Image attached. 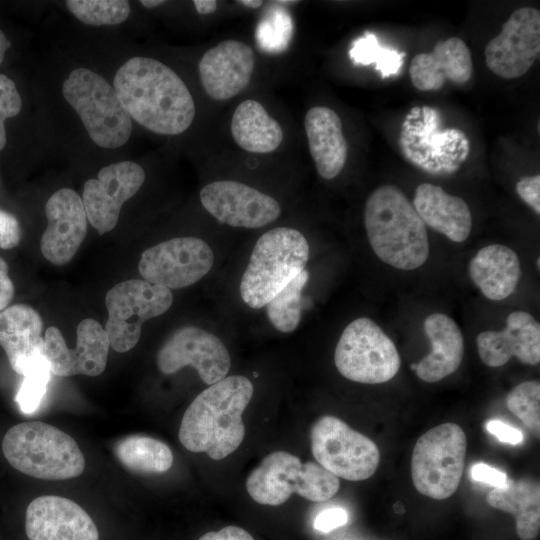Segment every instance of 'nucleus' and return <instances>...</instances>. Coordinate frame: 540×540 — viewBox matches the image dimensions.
I'll return each mask as SVG.
<instances>
[{
  "label": "nucleus",
  "mask_w": 540,
  "mask_h": 540,
  "mask_svg": "<svg viewBox=\"0 0 540 540\" xmlns=\"http://www.w3.org/2000/svg\"><path fill=\"white\" fill-rule=\"evenodd\" d=\"M113 88L131 119L156 134H181L194 120L196 108L188 87L156 59L127 60L117 70Z\"/></svg>",
  "instance_id": "obj_1"
},
{
  "label": "nucleus",
  "mask_w": 540,
  "mask_h": 540,
  "mask_svg": "<svg viewBox=\"0 0 540 540\" xmlns=\"http://www.w3.org/2000/svg\"><path fill=\"white\" fill-rule=\"evenodd\" d=\"M251 381L233 375L203 390L186 409L179 428L180 443L189 451L222 460L245 437L242 414L253 396Z\"/></svg>",
  "instance_id": "obj_2"
},
{
  "label": "nucleus",
  "mask_w": 540,
  "mask_h": 540,
  "mask_svg": "<svg viewBox=\"0 0 540 540\" xmlns=\"http://www.w3.org/2000/svg\"><path fill=\"white\" fill-rule=\"evenodd\" d=\"M364 224L374 253L384 263L414 270L427 261L430 247L426 226L396 186H380L368 196Z\"/></svg>",
  "instance_id": "obj_3"
},
{
  "label": "nucleus",
  "mask_w": 540,
  "mask_h": 540,
  "mask_svg": "<svg viewBox=\"0 0 540 540\" xmlns=\"http://www.w3.org/2000/svg\"><path fill=\"white\" fill-rule=\"evenodd\" d=\"M2 452L19 472L44 480L78 477L85 468L76 441L48 423L22 422L11 427L2 440Z\"/></svg>",
  "instance_id": "obj_4"
},
{
  "label": "nucleus",
  "mask_w": 540,
  "mask_h": 540,
  "mask_svg": "<svg viewBox=\"0 0 540 540\" xmlns=\"http://www.w3.org/2000/svg\"><path fill=\"white\" fill-rule=\"evenodd\" d=\"M308 259L309 245L300 231L278 227L265 232L242 275V300L253 309L262 308L304 270Z\"/></svg>",
  "instance_id": "obj_5"
},
{
  "label": "nucleus",
  "mask_w": 540,
  "mask_h": 540,
  "mask_svg": "<svg viewBox=\"0 0 540 540\" xmlns=\"http://www.w3.org/2000/svg\"><path fill=\"white\" fill-rule=\"evenodd\" d=\"M337 476L317 462L302 463L285 451L268 454L246 479V490L262 505L278 506L293 493L313 502H323L339 490Z\"/></svg>",
  "instance_id": "obj_6"
},
{
  "label": "nucleus",
  "mask_w": 540,
  "mask_h": 540,
  "mask_svg": "<svg viewBox=\"0 0 540 540\" xmlns=\"http://www.w3.org/2000/svg\"><path fill=\"white\" fill-rule=\"evenodd\" d=\"M62 93L95 144L114 149L129 140L132 119L113 86L102 76L87 68H76L63 82Z\"/></svg>",
  "instance_id": "obj_7"
},
{
  "label": "nucleus",
  "mask_w": 540,
  "mask_h": 540,
  "mask_svg": "<svg viewBox=\"0 0 540 540\" xmlns=\"http://www.w3.org/2000/svg\"><path fill=\"white\" fill-rule=\"evenodd\" d=\"M467 439L456 423H443L417 440L411 458V476L424 496L443 500L452 496L462 479Z\"/></svg>",
  "instance_id": "obj_8"
},
{
  "label": "nucleus",
  "mask_w": 540,
  "mask_h": 540,
  "mask_svg": "<svg viewBox=\"0 0 540 540\" xmlns=\"http://www.w3.org/2000/svg\"><path fill=\"white\" fill-rule=\"evenodd\" d=\"M334 363L348 380L380 384L398 373L401 359L386 333L373 320L360 317L343 330L335 348Z\"/></svg>",
  "instance_id": "obj_9"
},
{
  "label": "nucleus",
  "mask_w": 540,
  "mask_h": 540,
  "mask_svg": "<svg viewBox=\"0 0 540 540\" xmlns=\"http://www.w3.org/2000/svg\"><path fill=\"white\" fill-rule=\"evenodd\" d=\"M310 442L317 463L338 478L362 481L378 468V446L335 416H322L313 424Z\"/></svg>",
  "instance_id": "obj_10"
},
{
  "label": "nucleus",
  "mask_w": 540,
  "mask_h": 540,
  "mask_svg": "<svg viewBox=\"0 0 540 540\" xmlns=\"http://www.w3.org/2000/svg\"><path fill=\"white\" fill-rule=\"evenodd\" d=\"M173 302L171 291L141 279L113 286L106 294L108 319L105 331L110 346L124 353L138 343L142 324L165 313Z\"/></svg>",
  "instance_id": "obj_11"
},
{
  "label": "nucleus",
  "mask_w": 540,
  "mask_h": 540,
  "mask_svg": "<svg viewBox=\"0 0 540 540\" xmlns=\"http://www.w3.org/2000/svg\"><path fill=\"white\" fill-rule=\"evenodd\" d=\"M214 264L209 245L197 237H176L145 250L139 260L143 280L180 289L202 279Z\"/></svg>",
  "instance_id": "obj_12"
},
{
  "label": "nucleus",
  "mask_w": 540,
  "mask_h": 540,
  "mask_svg": "<svg viewBox=\"0 0 540 540\" xmlns=\"http://www.w3.org/2000/svg\"><path fill=\"white\" fill-rule=\"evenodd\" d=\"M156 363L166 375L192 366L204 383L212 385L226 377L231 359L228 349L216 335L199 327L183 326L163 343Z\"/></svg>",
  "instance_id": "obj_13"
},
{
  "label": "nucleus",
  "mask_w": 540,
  "mask_h": 540,
  "mask_svg": "<svg viewBox=\"0 0 540 540\" xmlns=\"http://www.w3.org/2000/svg\"><path fill=\"white\" fill-rule=\"evenodd\" d=\"M540 52V12L532 7L514 11L501 32L485 47L487 67L497 76L514 79L524 75Z\"/></svg>",
  "instance_id": "obj_14"
},
{
  "label": "nucleus",
  "mask_w": 540,
  "mask_h": 540,
  "mask_svg": "<svg viewBox=\"0 0 540 540\" xmlns=\"http://www.w3.org/2000/svg\"><path fill=\"white\" fill-rule=\"evenodd\" d=\"M202 206L220 223L240 228H260L281 214L271 196L233 180L214 181L200 191Z\"/></svg>",
  "instance_id": "obj_15"
},
{
  "label": "nucleus",
  "mask_w": 540,
  "mask_h": 540,
  "mask_svg": "<svg viewBox=\"0 0 540 540\" xmlns=\"http://www.w3.org/2000/svg\"><path fill=\"white\" fill-rule=\"evenodd\" d=\"M145 181V171L132 161L103 167L96 179L83 188L82 202L90 224L103 235L116 226L125 201L133 197Z\"/></svg>",
  "instance_id": "obj_16"
},
{
  "label": "nucleus",
  "mask_w": 540,
  "mask_h": 540,
  "mask_svg": "<svg viewBox=\"0 0 540 540\" xmlns=\"http://www.w3.org/2000/svg\"><path fill=\"white\" fill-rule=\"evenodd\" d=\"M76 347H67L61 331L48 327L44 353L56 376H98L106 368L110 342L105 329L94 319H83L77 327Z\"/></svg>",
  "instance_id": "obj_17"
},
{
  "label": "nucleus",
  "mask_w": 540,
  "mask_h": 540,
  "mask_svg": "<svg viewBox=\"0 0 540 540\" xmlns=\"http://www.w3.org/2000/svg\"><path fill=\"white\" fill-rule=\"evenodd\" d=\"M45 214L48 226L41 238V253L54 265L67 264L87 231L88 219L82 198L72 189H59L46 202Z\"/></svg>",
  "instance_id": "obj_18"
},
{
  "label": "nucleus",
  "mask_w": 540,
  "mask_h": 540,
  "mask_svg": "<svg viewBox=\"0 0 540 540\" xmlns=\"http://www.w3.org/2000/svg\"><path fill=\"white\" fill-rule=\"evenodd\" d=\"M30 540H99L93 519L76 502L44 495L32 500L25 515Z\"/></svg>",
  "instance_id": "obj_19"
},
{
  "label": "nucleus",
  "mask_w": 540,
  "mask_h": 540,
  "mask_svg": "<svg viewBox=\"0 0 540 540\" xmlns=\"http://www.w3.org/2000/svg\"><path fill=\"white\" fill-rule=\"evenodd\" d=\"M255 68L251 46L225 40L207 50L199 64V78L205 93L217 101L228 100L250 83Z\"/></svg>",
  "instance_id": "obj_20"
},
{
  "label": "nucleus",
  "mask_w": 540,
  "mask_h": 540,
  "mask_svg": "<svg viewBox=\"0 0 540 540\" xmlns=\"http://www.w3.org/2000/svg\"><path fill=\"white\" fill-rule=\"evenodd\" d=\"M476 344L480 359L489 367L502 366L513 356L536 365L540 361V325L528 312L514 311L503 330L479 333Z\"/></svg>",
  "instance_id": "obj_21"
},
{
  "label": "nucleus",
  "mask_w": 540,
  "mask_h": 540,
  "mask_svg": "<svg viewBox=\"0 0 540 540\" xmlns=\"http://www.w3.org/2000/svg\"><path fill=\"white\" fill-rule=\"evenodd\" d=\"M472 71L470 50L457 37L439 41L429 53L417 54L409 66L412 84L420 91L439 90L446 81L464 84Z\"/></svg>",
  "instance_id": "obj_22"
},
{
  "label": "nucleus",
  "mask_w": 540,
  "mask_h": 540,
  "mask_svg": "<svg viewBox=\"0 0 540 540\" xmlns=\"http://www.w3.org/2000/svg\"><path fill=\"white\" fill-rule=\"evenodd\" d=\"M304 127L318 174L327 180L335 178L342 171L348 153L339 115L329 107H312L305 115Z\"/></svg>",
  "instance_id": "obj_23"
},
{
  "label": "nucleus",
  "mask_w": 540,
  "mask_h": 540,
  "mask_svg": "<svg viewBox=\"0 0 540 540\" xmlns=\"http://www.w3.org/2000/svg\"><path fill=\"white\" fill-rule=\"evenodd\" d=\"M43 322L38 312L26 304H14L0 311V345L11 368L24 374L31 361L44 352Z\"/></svg>",
  "instance_id": "obj_24"
},
{
  "label": "nucleus",
  "mask_w": 540,
  "mask_h": 540,
  "mask_svg": "<svg viewBox=\"0 0 540 540\" xmlns=\"http://www.w3.org/2000/svg\"><path fill=\"white\" fill-rule=\"evenodd\" d=\"M413 206L425 225L453 242H464L472 229V216L467 203L445 192L442 187L422 183L417 186Z\"/></svg>",
  "instance_id": "obj_25"
},
{
  "label": "nucleus",
  "mask_w": 540,
  "mask_h": 540,
  "mask_svg": "<svg viewBox=\"0 0 540 540\" xmlns=\"http://www.w3.org/2000/svg\"><path fill=\"white\" fill-rule=\"evenodd\" d=\"M424 331L431 343V352L416 363V375L425 382H438L454 373L464 355V338L456 322L442 313L424 320Z\"/></svg>",
  "instance_id": "obj_26"
},
{
  "label": "nucleus",
  "mask_w": 540,
  "mask_h": 540,
  "mask_svg": "<svg viewBox=\"0 0 540 540\" xmlns=\"http://www.w3.org/2000/svg\"><path fill=\"white\" fill-rule=\"evenodd\" d=\"M472 281L488 299L500 301L510 296L521 278L517 253L502 244L481 248L469 263Z\"/></svg>",
  "instance_id": "obj_27"
},
{
  "label": "nucleus",
  "mask_w": 540,
  "mask_h": 540,
  "mask_svg": "<svg viewBox=\"0 0 540 540\" xmlns=\"http://www.w3.org/2000/svg\"><path fill=\"white\" fill-rule=\"evenodd\" d=\"M489 506L512 514L516 519V532L522 540H533L540 531V486L530 478L507 480L500 488L486 496Z\"/></svg>",
  "instance_id": "obj_28"
},
{
  "label": "nucleus",
  "mask_w": 540,
  "mask_h": 540,
  "mask_svg": "<svg viewBox=\"0 0 540 540\" xmlns=\"http://www.w3.org/2000/svg\"><path fill=\"white\" fill-rule=\"evenodd\" d=\"M231 134L240 148L259 154L275 151L284 137L280 124L254 99L244 100L235 109Z\"/></svg>",
  "instance_id": "obj_29"
},
{
  "label": "nucleus",
  "mask_w": 540,
  "mask_h": 540,
  "mask_svg": "<svg viewBox=\"0 0 540 540\" xmlns=\"http://www.w3.org/2000/svg\"><path fill=\"white\" fill-rule=\"evenodd\" d=\"M114 454L123 467L142 475L167 472L173 464V453L164 442L141 434H132L118 440Z\"/></svg>",
  "instance_id": "obj_30"
},
{
  "label": "nucleus",
  "mask_w": 540,
  "mask_h": 540,
  "mask_svg": "<svg viewBox=\"0 0 540 540\" xmlns=\"http://www.w3.org/2000/svg\"><path fill=\"white\" fill-rule=\"evenodd\" d=\"M308 278L309 273L304 269L265 305L268 320L276 330L289 333L298 327L302 313V291Z\"/></svg>",
  "instance_id": "obj_31"
},
{
  "label": "nucleus",
  "mask_w": 540,
  "mask_h": 540,
  "mask_svg": "<svg viewBox=\"0 0 540 540\" xmlns=\"http://www.w3.org/2000/svg\"><path fill=\"white\" fill-rule=\"evenodd\" d=\"M66 6L78 20L93 26L120 24L130 14L126 0H69Z\"/></svg>",
  "instance_id": "obj_32"
},
{
  "label": "nucleus",
  "mask_w": 540,
  "mask_h": 540,
  "mask_svg": "<svg viewBox=\"0 0 540 540\" xmlns=\"http://www.w3.org/2000/svg\"><path fill=\"white\" fill-rule=\"evenodd\" d=\"M51 370L45 353L37 355L26 368L15 401L24 414L35 412L47 390Z\"/></svg>",
  "instance_id": "obj_33"
},
{
  "label": "nucleus",
  "mask_w": 540,
  "mask_h": 540,
  "mask_svg": "<svg viewBox=\"0 0 540 540\" xmlns=\"http://www.w3.org/2000/svg\"><path fill=\"white\" fill-rule=\"evenodd\" d=\"M507 408L537 437L540 434V383L525 381L506 396Z\"/></svg>",
  "instance_id": "obj_34"
},
{
  "label": "nucleus",
  "mask_w": 540,
  "mask_h": 540,
  "mask_svg": "<svg viewBox=\"0 0 540 540\" xmlns=\"http://www.w3.org/2000/svg\"><path fill=\"white\" fill-rule=\"evenodd\" d=\"M351 56L361 64L376 63V69L380 70L382 77L396 74L403 64V53H398L378 45L373 35L359 39L351 50Z\"/></svg>",
  "instance_id": "obj_35"
},
{
  "label": "nucleus",
  "mask_w": 540,
  "mask_h": 540,
  "mask_svg": "<svg viewBox=\"0 0 540 540\" xmlns=\"http://www.w3.org/2000/svg\"><path fill=\"white\" fill-rule=\"evenodd\" d=\"M263 19L257 30L259 45L267 51L284 50L292 35V22L284 11H274Z\"/></svg>",
  "instance_id": "obj_36"
},
{
  "label": "nucleus",
  "mask_w": 540,
  "mask_h": 540,
  "mask_svg": "<svg viewBox=\"0 0 540 540\" xmlns=\"http://www.w3.org/2000/svg\"><path fill=\"white\" fill-rule=\"evenodd\" d=\"M22 107V100L12 79L0 74V151L6 145V130L4 122L7 118L15 117Z\"/></svg>",
  "instance_id": "obj_37"
},
{
  "label": "nucleus",
  "mask_w": 540,
  "mask_h": 540,
  "mask_svg": "<svg viewBox=\"0 0 540 540\" xmlns=\"http://www.w3.org/2000/svg\"><path fill=\"white\" fill-rule=\"evenodd\" d=\"M21 239V228L12 214L0 209V248L8 250L16 247Z\"/></svg>",
  "instance_id": "obj_38"
},
{
  "label": "nucleus",
  "mask_w": 540,
  "mask_h": 540,
  "mask_svg": "<svg viewBox=\"0 0 540 540\" xmlns=\"http://www.w3.org/2000/svg\"><path fill=\"white\" fill-rule=\"evenodd\" d=\"M516 192L537 214H540V175L524 176L516 183Z\"/></svg>",
  "instance_id": "obj_39"
},
{
  "label": "nucleus",
  "mask_w": 540,
  "mask_h": 540,
  "mask_svg": "<svg viewBox=\"0 0 540 540\" xmlns=\"http://www.w3.org/2000/svg\"><path fill=\"white\" fill-rule=\"evenodd\" d=\"M347 520L348 516L344 509L339 507L329 508L317 514L314 520V528L318 531L328 533L346 524Z\"/></svg>",
  "instance_id": "obj_40"
},
{
  "label": "nucleus",
  "mask_w": 540,
  "mask_h": 540,
  "mask_svg": "<svg viewBox=\"0 0 540 540\" xmlns=\"http://www.w3.org/2000/svg\"><path fill=\"white\" fill-rule=\"evenodd\" d=\"M470 474L473 480L490 484L494 488L503 487L508 480L504 472L482 462L474 464Z\"/></svg>",
  "instance_id": "obj_41"
},
{
  "label": "nucleus",
  "mask_w": 540,
  "mask_h": 540,
  "mask_svg": "<svg viewBox=\"0 0 540 540\" xmlns=\"http://www.w3.org/2000/svg\"><path fill=\"white\" fill-rule=\"evenodd\" d=\"M486 427L488 432L496 436L501 442L517 445L523 440L521 431L499 420L489 421Z\"/></svg>",
  "instance_id": "obj_42"
},
{
  "label": "nucleus",
  "mask_w": 540,
  "mask_h": 540,
  "mask_svg": "<svg viewBox=\"0 0 540 540\" xmlns=\"http://www.w3.org/2000/svg\"><path fill=\"white\" fill-rule=\"evenodd\" d=\"M198 540H254L252 535L238 526H226L219 531H210Z\"/></svg>",
  "instance_id": "obj_43"
},
{
  "label": "nucleus",
  "mask_w": 540,
  "mask_h": 540,
  "mask_svg": "<svg viewBox=\"0 0 540 540\" xmlns=\"http://www.w3.org/2000/svg\"><path fill=\"white\" fill-rule=\"evenodd\" d=\"M14 296V285L8 275V265L0 257V311L5 309Z\"/></svg>",
  "instance_id": "obj_44"
},
{
  "label": "nucleus",
  "mask_w": 540,
  "mask_h": 540,
  "mask_svg": "<svg viewBox=\"0 0 540 540\" xmlns=\"http://www.w3.org/2000/svg\"><path fill=\"white\" fill-rule=\"evenodd\" d=\"M193 5L197 12L202 15L212 14L217 9V1L215 0H194Z\"/></svg>",
  "instance_id": "obj_45"
},
{
  "label": "nucleus",
  "mask_w": 540,
  "mask_h": 540,
  "mask_svg": "<svg viewBox=\"0 0 540 540\" xmlns=\"http://www.w3.org/2000/svg\"><path fill=\"white\" fill-rule=\"evenodd\" d=\"M11 42L7 39L3 31L0 30V65L4 60L6 51L10 48Z\"/></svg>",
  "instance_id": "obj_46"
},
{
  "label": "nucleus",
  "mask_w": 540,
  "mask_h": 540,
  "mask_svg": "<svg viewBox=\"0 0 540 540\" xmlns=\"http://www.w3.org/2000/svg\"><path fill=\"white\" fill-rule=\"evenodd\" d=\"M238 3L245 6V7H247V8H250V9H257L260 6H262L263 1H261V0H239Z\"/></svg>",
  "instance_id": "obj_47"
},
{
  "label": "nucleus",
  "mask_w": 540,
  "mask_h": 540,
  "mask_svg": "<svg viewBox=\"0 0 540 540\" xmlns=\"http://www.w3.org/2000/svg\"><path fill=\"white\" fill-rule=\"evenodd\" d=\"M165 3L166 2L164 0H141L140 1V4L144 6L145 8H155Z\"/></svg>",
  "instance_id": "obj_48"
},
{
  "label": "nucleus",
  "mask_w": 540,
  "mask_h": 540,
  "mask_svg": "<svg viewBox=\"0 0 540 540\" xmlns=\"http://www.w3.org/2000/svg\"><path fill=\"white\" fill-rule=\"evenodd\" d=\"M277 4H296L298 1H277Z\"/></svg>",
  "instance_id": "obj_49"
},
{
  "label": "nucleus",
  "mask_w": 540,
  "mask_h": 540,
  "mask_svg": "<svg viewBox=\"0 0 540 540\" xmlns=\"http://www.w3.org/2000/svg\"><path fill=\"white\" fill-rule=\"evenodd\" d=\"M536 264H537V268L539 269L540 268V258L539 257L536 260Z\"/></svg>",
  "instance_id": "obj_50"
},
{
  "label": "nucleus",
  "mask_w": 540,
  "mask_h": 540,
  "mask_svg": "<svg viewBox=\"0 0 540 540\" xmlns=\"http://www.w3.org/2000/svg\"><path fill=\"white\" fill-rule=\"evenodd\" d=\"M411 369L415 371V369H416V363H412V364H411Z\"/></svg>",
  "instance_id": "obj_51"
}]
</instances>
